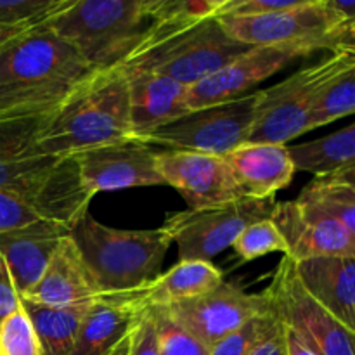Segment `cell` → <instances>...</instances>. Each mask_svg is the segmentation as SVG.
I'll list each match as a JSON object with an SVG mask.
<instances>
[{
  "label": "cell",
  "mask_w": 355,
  "mask_h": 355,
  "mask_svg": "<svg viewBox=\"0 0 355 355\" xmlns=\"http://www.w3.org/2000/svg\"><path fill=\"white\" fill-rule=\"evenodd\" d=\"M94 69L44 23L0 49V114L54 113Z\"/></svg>",
  "instance_id": "6da1fadb"
},
{
  "label": "cell",
  "mask_w": 355,
  "mask_h": 355,
  "mask_svg": "<svg viewBox=\"0 0 355 355\" xmlns=\"http://www.w3.org/2000/svg\"><path fill=\"white\" fill-rule=\"evenodd\" d=\"M134 137L123 68L94 71L54 113L37 139L40 155L76 156Z\"/></svg>",
  "instance_id": "7a4b0ae2"
},
{
  "label": "cell",
  "mask_w": 355,
  "mask_h": 355,
  "mask_svg": "<svg viewBox=\"0 0 355 355\" xmlns=\"http://www.w3.org/2000/svg\"><path fill=\"white\" fill-rule=\"evenodd\" d=\"M89 277L101 297L125 295L162 274L172 239L163 227L128 231L104 225L87 211L69 229Z\"/></svg>",
  "instance_id": "3957f363"
},
{
  "label": "cell",
  "mask_w": 355,
  "mask_h": 355,
  "mask_svg": "<svg viewBox=\"0 0 355 355\" xmlns=\"http://www.w3.org/2000/svg\"><path fill=\"white\" fill-rule=\"evenodd\" d=\"M151 0H69L45 21L94 69L118 68L141 45Z\"/></svg>",
  "instance_id": "277c9868"
},
{
  "label": "cell",
  "mask_w": 355,
  "mask_h": 355,
  "mask_svg": "<svg viewBox=\"0 0 355 355\" xmlns=\"http://www.w3.org/2000/svg\"><path fill=\"white\" fill-rule=\"evenodd\" d=\"M229 37L217 17L193 24L151 21L123 68L148 69L191 87L250 51Z\"/></svg>",
  "instance_id": "5b68a950"
},
{
  "label": "cell",
  "mask_w": 355,
  "mask_h": 355,
  "mask_svg": "<svg viewBox=\"0 0 355 355\" xmlns=\"http://www.w3.org/2000/svg\"><path fill=\"white\" fill-rule=\"evenodd\" d=\"M0 191L68 229L89 211L94 200L80 175L76 156H0Z\"/></svg>",
  "instance_id": "8992f818"
},
{
  "label": "cell",
  "mask_w": 355,
  "mask_h": 355,
  "mask_svg": "<svg viewBox=\"0 0 355 355\" xmlns=\"http://www.w3.org/2000/svg\"><path fill=\"white\" fill-rule=\"evenodd\" d=\"M350 68H355V49H333L314 64L259 90L257 118L248 142L288 144L291 139L307 134L309 114L319 90Z\"/></svg>",
  "instance_id": "52a82bcc"
},
{
  "label": "cell",
  "mask_w": 355,
  "mask_h": 355,
  "mask_svg": "<svg viewBox=\"0 0 355 355\" xmlns=\"http://www.w3.org/2000/svg\"><path fill=\"white\" fill-rule=\"evenodd\" d=\"M259 90L229 103L193 110L156 128L142 141L175 151L225 156L246 144L257 118Z\"/></svg>",
  "instance_id": "ba28073f"
},
{
  "label": "cell",
  "mask_w": 355,
  "mask_h": 355,
  "mask_svg": "<svg viewBox=\"0 0 355 355\" xmlns=\"http://www.w3.org/2000/svg\"><path fill=\"white\" fill-rule=\"evenodd\" d=\"M263 293L277 319L315 355H355V333L319 305L297 274L295 260L284 255Z\"/></svg>",
  "instance_id": "9c48e42d"
},
{
  "label": "cell",
  "mask_w": 355,
  "mask_h": 355,
  "mask_svg": "<svg viewBox=\"0 0 355 355\" xmlns=\"http://www.w3.org/2000/svg\"><path fill=\"white\" fill-rule=\"evenodd\" d=\"M276 200H241L217 207L166 215L162 225L179 250V260L210 262L231 248L241 231L257 220L272 217Z\"/></svg>",
  "instance_id": "30bf717a"
},
{
  "label": "cell",
  "mask_w": 355,
  "mask_h": 355,
  "mask_svg": "<svg viewBox=\"0 0 355 355\" xmlns=\"http://www.w3.org/2000/svg\"><path fill=\"white\" fill-rule=\"evenodd\" d=\"M231 38L250 47L304 45L329 52V35L343 24L328 0H300L281 12L255 17H217Z\"/></svg>",
  "instance_id": "8fae6325"
},
{
  "label": "cell",
  "mask_w": 355,
  "mask_h": 355,
  "mask_svg": "<svg viewBox=\"0 0 355 355\" xmlns=\"http://www.w3.org/2000/svg\"><path fill=\"white\" fill-rule=\"evenodd\" d=\"M311 54L314 51L304 45L252 47L207 78L191 85L187 89V110H201L248 96L259 83L266 82L297 59L309 58Z\"/></svg>",
  "instance_id": "7c38bea8"
},
{
  "label": "cell",
  "mask_w": 355,
  "mask_h": 355,
  "mask_svg": "<svg viewBox=\"0 0 355 355\" xmlns=\"http://www.w3.org/2000/svg\"><path fill=\"white\" fill-rule=\"evenodd\" d=\"M166 309L187 331L211 349L246 322L267 314L270 304L266 293H246L243 288L224 281L200 297Z\"/></svg>",
  "instance_id": "4fadbf2b"
},
{
  "label": "cell",
  "mask_w": 355,
  "mask_h": 355,
  "mask_svg": "<svg viewBox=\"0 0 355 355\" xmlns=\"http://www.w3.org/2000/svg\"><path fill=\"white\" fill-rule=\"evenodd\" d=\"M159 149L139 139L101 146L76 155L80 175L92 196L132 187L165 186L156 168Z\"/></svg>",
  "instance_id": "5bb4252c"
},
{
  "label": "cell",
  "mask_w": 355,
  "mask_h": 355,
  "mask_svg": "<svg viewBox=\"0 0 355 355\" xmlns=\"http://www.w3.org/2000/svg\"><path fill=\"white\" fill-rule=\"evenodd\" d=\"M156 168L165 186H172L182 194L189 210L217 207L243 198L224 156L162 149L156 156Z\"/></svg>",
  "instance_id": "9a60e30c"
},
{
  "label": "cell",
  "mask_w": 355,
  "mask_h": 355,
  "mask_svg": "<svg viewBox=\"0 0 355 355\" xmlns=\"http://www.w3.org/2000/svg\"><path fill=\"white\" fill-rule=\"evenodd\" d=\"M272 218L283 232L295 262L318 257H355V243L333 217L302 201H281Z\"/></svg>",
  "instance_id": "2e32d148"
},
{
  "label": "cell",
  "mask_w": 355,
  "mask_h": 355,
  "mask_svg": "<svg viewBox=\"0 0 355 355\" xmlns=\"http://www.w3.org/2000/svg\"><path fill=\"white\" fill-rule=\"evenodd\" d=\"M123 71L127 75L135 139L142 141L156 128L189 113L186 103L187 85L148 69L123 68Z\"/></svg>",
  "instance_id": "e0dca14e"
},
{
  "label": "cell",
  "mask_w": 355,
  "mask_h": 355,
  "mask_svg": "<svg viewBox=\"0 0 355 355\" xmlns=\"http://www.w3.org/2000/svg\"><path fill=\"white\" fill-rule=\"evenodd\" d=\"M243 198L276 200L293 180L295 163L288 144L246 142L224 156Z\"/></svg>",
  "instance_id": "ac0fdd59"
},
{
  "label": "cell",
  "mask_w": 355,
  "mask_h": 355,
  "mask_svg": "<svg viewBox=\"0 0 355 355\" xmlns=\"http://www.w3.org/2000/svg\"><path fill=\"white\" fill-rule=\"evenodd\" d=\"M99 297L82 257L68 234L59 241L40 281L21 298L47 307H76L92 304Z\"/></svg>",
  "instance_id": "d6986e66"
},
{
  "label": "cell",
  "mask_w": 355,
  "mask_h": 355,
  "mask_svg": "<svg viewBox=\"0 0 355 355\" xmlns=\"http://www.w3.org/2000/svg\"><path fill=\"white\" fill-rule=\"evenodd\" d=\"M295 267L307 293L355 333V257H318Z\"/></svg>",
  "instance_id": "ffe728a7"
},
{
  "label": "cell",
  "mask_w": 355,
  "mask_h": 355,
  "mask_svg": "<svg viewBox=\"0 0 355 355\" xmlns=\"http://www.w3.org/2000/svg\"><path fill=\"white\" fill-rule=\"evenodd\" d=\"M68 234L69 229L55 222L0 234V253L9 266L19 297L30 293L40 281L59 241Z\"/></svg>",
  "instance_id": "44dd1931"
},
{
  "label": "cell",
  "mask_w": 355,
  "mask_h": 355,
  "mask_svg": "<svg viewBox=\"0 0 355 355\" xmlns=\"http://www.w3.org/2000/svg\"><path fill=\"white\" fill-rule=\"evenodd\" d=\"M224 283L218 267L205 260H179L153 283L121 297L137 312L153 307H170L179 302L200 297Z\"/></svg>",
  "instance_id": "7402d4cb"
},
{
  "label": "cell",
  "mask_w": 355,
  "mask_h": 355,
  "mask_svg": "<svg viewBox=\"0 0 355 355\" xmlns=\"http://www.w3.org/2000/svg\"><path fill=\"white\" fill-rule=\"evenodd\" d=\"M137 314L121 295L96 298L87 311L69 355H107L127 338Z\"/></svg>",
  "instance_id": "603a6c76"
},
{
  "label": "cell",
  "mask_w": 355,
  "mask_h": 355,
  "mask_svg": "<svg viewBox=\"0 0 355 355\" xmlns=\"http://www.w3.org/2000/svg\"><path fill=\"white\" fill-rule=\"evenodd\" d=\"M295 168L328 177L355 166V123L315 141L288 146Z\"/></svg>",
  "instance_id": "cb8c5ba5"
},
{
  "label": "cell",
  "mask_w": 355,
  "mask_h": 355,
  "mask_svg": "<svg viewBox=\"0 0 355 355\" xmlns=\"http://www.w3.org/2000/svg\"><path fill=\"white\" fill-rule=\"evenodd\" d=\"M24 312L33 324L44 355H69L90 304L76 307H47L21 298Z\"/></svg>",
  "instance_id": "d4e9b609"
},
{
  "label": "cell",
  "mask_w": 355,
  "mask_h": 355,
  "mask_svg": "<svg viewBox=\"0 0 355 355\" xmlns=\"http://www.w3.org/2000/svg\"><path fill=\"white\" fill-rule=\"evenodd\" d=\"M335 218L355 243V191L335 177H314L297 198Z\"/></svg>",
  "instance_id": "484cf974"
},
{
  "label": "cell",
  "mask_w": 355,
  "mask_h": 355,
  "mask_svg": "<svg viewBox=\"0 0 355 355\" xmlns=\"http://www.w3.org/2000/svg\"><path fill=\"white\" fill-rule=\"evenodd\" d=\"M350 114H355V68L340 73L319 90L309 114V132Z\"/></svg>",
  "instance_id": "4316f807"
},
{
  "label": "cell",
  "mask_w": 355,
  "mask_h": 355,
  "mask_svg": "<svg viewBox=\"0 0 355 355\" xmlns=\"http://www.w3.org/2000/svg\"><path fill=\"white\" fill-rule=\"evenodd\" d=\"M231 248L243 262H252L269 253H283V255L290 253L286 239L272 218L257 220L243 229Z\"/></svg>",
  "instance_id": "83f0119b"
},
{
  "label": "cell",
  "mask_w": 355,
  "mask_h": 355,
  "mask_svg": "<svg viewBox=\"0 0 355 355\" xmlns=\"http://www.w3.org/2000/svg\"><path fill=\"white\" fill-rule=\"evenodd\" d=\"M149 312L155 322L159 355H210V349L187 331L168 309L153 307Z\"/></svg>",
  "instance_id": "f1b7e54d"
},
{
  "label": "cell",
  "mask_w": 355,
  "mask_h": 355,
  "mask_svg": "<svg viewBox=\"0 0 355 355\" xmlns=\"http://www.w3.org/2000/svg\"><path fill=\"white\" fill-rule=\"evenodd\" d=\"M69 0H0V26H37L58 14Z\"/></svg>",
  "instance_id": "f546056e"
},
{
  "label": "cell",
  "mask_w": 355,
  "mask_h": 355,
  "mask_svg": "<svg viewBox=\"0 0 355 355\" xmlns=\"http://www.w3.org/2000/svg\"><path fill=\"white\" fill-rule=\"evenodd\" d=\"M0 355H44L23 305L0 326Z\"/></svg>",
  "instance_id": "4dcf8cb0"
},
{
  "label": "cell",
  "mask_w": 355,
  "mask_h": 355,
  "mask_svg": "<svg viewBox=\"0 0 355 355\" xmlns=\"http://www.w3.org/2000/svg\"><path fill=\"white\" fill-rule=\"evenodd\" d=\"M276 321L277 318L274 315L272 311L252 319L241 329L225 336L217 345L211 347L210 355H248L253 347L263 338V335L272 328Z\"/></svg>",
  "instance_id": "1f68e13d"
},
{
  "label": "cell",
  "mask_w": 355,
  "mask_h": 355,
  "mask_svg": "<svg viewBox=\"0 0 355 355\" xmlns=\"http://www.w3.org/2000/svg\"><path fill=\"white\" fill-rule=\"evenodd\" d=\"M44 222L52 220L42 217L30 205H26L23 200L14 196V194L0 191V234L33 227V225L44 224Z\"/></svg>",
  "instance_id": "d6a6232c"
},
{
  "label": "cell",
  "mask_w": 355,
  "mask_h": 355,
  "mask_svg": "<svg viewBox=\"0 0 355 355\" xmlns=\"http://www.w3.org/2000/svg\"><path fill=\"white\" fill-rule=\"evenodd\" d=\"M300 0H224L217 17H255L281 12L298 6Z\"/></svg>",
  "instance_id": "836d02e7"
},
{
  "label": "cell",
  "mask_w": 355,
  "mask_h": 355,
  "mask_svg": "<svg viewBox=\"0 0 355 355\" xmlns=\"http://www.w3.org/2000/svg\"><path fill=\"white\" fill-rule=\"evenodd\" d=\"M128 355H159L158 338H156L155 322L149 309H144L135 318L130 329V345Z\"/></svg>",
  "instance_id": "e575fe53"
},
{
  "label": "cell",
  "mask_w": 355,
  "mask_h": 355,
  "mask_svg": "<svg viewBox=\"0 0 355 355\" xmlns=\"http://www.w3.org/2000/svg\"><path fill=\"white\" fill-rule=\"evenodd\" d=\"M21 307V297L16 290L9 266L0 253V326Z\"/></svg>",
  "instance_id": "d590c367"
},
{
  "label": "cell",
  "mask_w": 355,
  "mask_h": 355,
  "mask_svg": "<svg viewBox=\"0 0 355 355\" xmlns=\"http://www.w3.org/2000/svg\"><path fill=\"white\" fill-rule=\"evenodd\" d=\"M248 355H288L286 328L277 319L272 328L263 335V338L257 343Z\"/></svg>",
  "instance_id": "8d00e7d4"
},
{
  "label": "cell",
  "mask_w": 355,
  "mask_h": 355,
  "mask_svg": "<svg viewBox=\"0 0 355 355\" xmlns=\"http://www.w3.org/2000/svg\"><path fill=\"white\" fill-rule=\"evenodd\" d=\"M333 49H355V19L342 24L329 35V51Z\"/></svg>",
  "instance_id": "74e56055"
},
{
  "label": "cell",
  "mask_w": 355,
  "mask_h": 355,
  "mask_svg": "<svg viewBox=\"0 0 355 355\" xmlns=\"http://www.w3.org/2000/svg\"><path fill=\"white\" fill-rule=\"evenodd\" d=\"M328 3L342 17L343 24L355 19V0H328Z\"/></svg>",
  "instance_id": "f35d334b"
},
{
  "label": "cell",
  "mask_w": 355,
  "mask_h": 355,
  "mask_svg": "<svg viewBox=\"0 0 355 355\" xmlns=\"http://www.w3.org/2000/svg\"><path fill=\"white\" fill-rule=\"evenodd\" d=\"M286 328V326H284ZM286 343H288V355H315L312 354L290 329L286 328Z\"/></svg>",
  "instance_id": "ab89813d"
},
{
  "label": "cell",
  "mask_w": 355,
  "mask_h": 355,
  "mask_svg": "<svg viewBox=\"0 0 355 355\" xmlns=\"http://www.w3.org/2000/svg\"><path fill=\"white\" fill-rule=\"evenodd\" d=\"M38 26V24H37ZM30 28L33 26H16V28H6V26H0V49L3 47V45L7 44V42H10L12 38L19 37L21 33H24V31H28Z\"/></svg>",
  "instance_id": "60d3db41"
},
{
  "label": "cell",
  "mask_w": 355,
  "mask_h": 355,
  "mask_svg": "<svg viewBox=\"0 0 355 355\" xmlns=\"http://www.w3.org/2000/svg\"><path fill=\"white\" fill-rule=\"evenodd\" d=\"M331 177H335V179L342 180V182H345L347 186H350L355 191V166H354V168L343 170V172L335 173V175H331Z\"/></svg>",
  "instance_id": "b9f144b4"
},
{
  "label": "cell",
  "mask_w": 355,
  "mask_h": 355,
  "mask_svg": "<svg viewBox=\"0 0 355 355\" xmlns=\"http://www.w3.org/2000/svg\"><path fill=\"white\" fill-rule=\"evenodd\" d=\"M128 345H130V333H128V336L123 340V342L118 343V345L114 347V349L107 355H128Z\"/></svg>",
  "instance_id": "7bdbcfd3"
},
{
  "label": "cell",
  "mask_w": 355,
  "mask_h": 355,
  "mask_svg": "<svg viewBox=\"0 0 355 355\" xmlns=\"http://www.w3.org/2000/svg\"><path fill=\"white\" fill-rule=\"evenodd\" d=\"M7 118H17V116H3V114H0V121L7 120Z\"/></svg>",
  "instance_id": "ee69618b"
}]
</instances>
